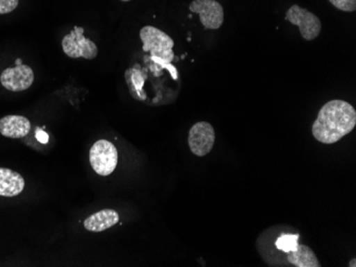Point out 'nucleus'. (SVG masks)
I'll use <instances>...</instances> for the list:
<instances>
[{"label":"nucleus","instance_id":"20e7f679","mask_svg":"<svg viewBox=\"0 0 356 267\" xmlns=\"http://www.w3.org/2000/svg\"><path fill=\"white\" fill-rule=\"evenodd\" d=\"M83 28L76 26L69 35L62 40V49L67 57L93 60L99 55V49L94 42L85 37Z\"/></svg>","mask_w":356,"mask_h":267},{"label":"nucleus","instance_id":"0eeeda50","mask_svg":"<svg viewBox=\"0 0 356 267\" xmlns=\"http://www.w3.org/2000/svg\"><path fill=\"white\" fill-rule=\"evenodd\" d=\"M189 10L192 13L199 14L205 29L217 30L223 25L224 10L217 0H193Z\"/></svg>","mask_w":356,"mask_h":267},{"label":"nucleus","instance_id":"f8f14e48","mask_svg":"<svg viewBox=\"0 0 356 267\" xmlns=\"http://www.w3.org/2000/svg\"><path fill=\"white\" fill-rule=\"evenodd\" d=\"M287 261L290 264L296 267L321 266L313 249L301 244H298L293 251L288 252Z\"/></svg>","mask_w":356,"mask_h":267},{"label":"nucleus","instance_id":"ddd939ff","mask_svg":"<svg viewBox=\"0 0 356 267\" xmlns=\"http://www.w3.org/2000/svg\"><path fill=\"white\" fill-rule=\"evenodd\" d=\"M126 83H127L129 93L137 101H145L147 95L143 91V83L145 80V74L142 71L139 65H136L133 69H127L125 74Z\"/></svg>","mask_w":356,"mask_h":267},{"label":"nucleus","instance_id":"a211bd4d","mask_svg":"<svg viewBox=\"0 0 356 267\" xmlns=\"http://www.w3.org/2000/svg\"><path fill=\"white\" fill-rule=\"evenodd\" d=\"M350 267H356V259H352L351 262L349 263Z\"/></svg>","mask_w":356,"mask_h":267},{"label":"nucleus","instance_id":"423d86ee","mask_svg":"<svg viewBox=\"0 0 356 267\" xmlns=\"http://www.w3.org/2000/svg\"><path fill=\"white\" fill-rule=\"evenodd\" d=\"M216 142V133L211 123L199 121L189 130L188 145L190 150L197 157H205L213 150Z\"/></svg>","mask_w":356,"mask_h":267},{"label":"nucleus","instance_id":"6e6552de","mask_svg":"<svg viewBox=\"0 0 356 267\" xmlns=\"http://www.w3.org/2000/svg\"><path fill=\"white\" fill-rule=\"evenodd\" d=\"M35 81V74L28 65L16 64L7 69L0 76V83L5 89L11 92H23L29 89Z\"/></svg>","mask_w":356,"mask_h":267},{"label":"nucleus","instance_id":"f3484780","mask_svg":"<svg viewBox=\"0 0 356 267\" xmlns=\"http://www.w3.org/2000/svg\"><path fill=\"white\" fill-rule=\"evenodd\" d=\"M37 139L41 143H46L48 141V135L44 131L39 130L37 132Z\"/></svg>","mask_w":356,"mask_h":267},{"label":"nucleus","instance_id":"2eb2a0df","mask_svg":"<svg viewBox=\"0 0 356 267\" xmlns=\"http://www.w3.org/2000/svg\"><path fill=\"white\" fill-rule=\"evenodd\" d=\"M330 3L343 12H354L356 10V0H329Z\"/></svg>","mask_w":356,"mask_h":267},{"label":"nucleus","instance_id":"4468645a","mask_svg":"<svg viewBox=\"0 0 356 267\" xmlns=\"http://www.w3.org/2000/svg\"><path fill=\"white\" fill-rule=\"evenodd\" d=\"M300 235L299 234H290V233H284L277 239V249L283 251L285 254H288L290 251H293V249L297 247V245L299 244L298 241H299Z\"/></svg>","mask_w":356,"mask_h":267},{"label":"nucleus","instance_id":"6ab92c4d","mask_svg":"<svg viewBox=\"0 0 356 267\" xmlns=\"http://www.w3.org/2000/svg\"><path fill=\"white\" fill-rule=\"evenodd\" d=\"M121 1H124V3H127V1H131V0H121Z\"/></svg>","mask_w":356,"mask_h":267},{"label":"nucleus","instance_id":"dca6fc26","mask_svg":"<svg viewBox=\"0 0 356 267\" xmlns=\"http://www.w3.org/2000/svg\"><path fill=\"white\" fill-rule=\"evenodd\" d=\"M19 6V0H0V14L13 12Z\"/></svg>","mask_w":356,"mask_h":267},{"label":"nucleus","instance_id":"39448f33","mask_svg":"<svg viewBox=\"0 0 356 267\" xmlns=\"http://www.w3.org/2000/svg\"><path fill=\"white\" fill-rule=\"evenodd\" d=\"M285 21L299 27L300 33L306 41H313L319 37L322 27L319 17L299 5L291 6L288 9Z\"/></svg>","mask_w":356,"mask_h":267},{"label":"nucleus","instance_id":"f03ea898","mask_svg":"<svg viewBox=\"0 0 356 267\" xmlns=\"http://www.w3.org/2000/svg\"><path fill=\"white\" fill-rule=\"evenodd\" d=\"M140 39L143 43V51L151 53L156 62L165 65L173 61L174 41L167 33L153 26H145L140 30Z\"/></svg>","mask_w":356,"mask_h":267},{"label":"nucleus","instance_id":"f257e3e1","mask_svg":"<svg viewBox=\"0 0 356 267\" xmlns=\"http://www.w3.org/2000/svg\"><path fill=\"white\" fill-rule=\"evenodd\" d=\"M356 126V111L347 101H329L320 109L314 121V137L322 144H335L349 135Z\"/></svg>","mask_w":356,"mask_h":267},{"label":"nucleus","instance_id":"1a4fd4ad","mask_svg":"<svg viewBox=\"0 0 356 267\" xmlns=\"http://www.w3.org/2000/svg\"><path fill=\"white\" fill-rule=\"evenodd\" d=\"M31 130L29 119L21 115H8L0 119V133L9 139L27 137Z\"/></svg>","mask_w":356,"mask_h":267},{"label":"nucleus","instance_id":"9b49d317","mask_svg":"<svg viewBox=\"0 0 356 267\" xmlns=\"http://www.w3.org/2000/svg\"><path fill=\"white\" fill-rule=\"evenodd\" d=\"M120 222L119 213L112 209H105L86 218L83 226L90 232H103Z\"/></svg>","mask_w":356,"mask_h":267},{"label":"nucleus","instance_id":"9d476101","mask_svg":"<svg viewBox=\"0 0 356 267\" xmlns=\"http://www.w3.org/2000/svg\"><path fill=\"white\" fill-rule=\"evenodd\" d=\"M25 189V180L17 171L0 167V196H19Z\"/></svg>","mask_w":356,"mask_h":267},{"label":"nucleus","instance_id":"7ed1b4c3","mask_svg":"<svg viewBox=\"0 0 356 267\" xmlns=\"http://www.w3.org/2000/svg\"><path fill=\"white\" fill-rule=\"evenodd\" d=\"M118 160L117 147L107 139H99L90 149V164L99 176L111 175L117 169Z\"/></svg>","mask_w":356,"mask_h":267}]
</instances>
